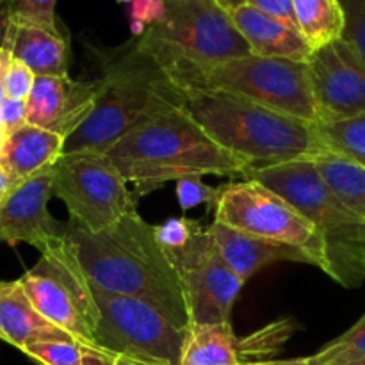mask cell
Masks as SVG:
<instances>
[{
	"label": "cell",
	"mask_w": 365,
	"mask_h": 365,
	"mask_svg": "<svg viewBox=\"0 0 365 365\" xmlns=\"http://www.w3.org/2000/svg\"><path fill=\"white\" fill-rule=\"evenodd\" d=\"M298 323L292 317L278 319L246 337H239V355L242 364L264 362L262 359L282 351L287 339L298 330Z\"/></svg>",
	"instance_id": "484cf974"
},
{
	"label": "cell",
	"mask_w": 365,
	"mask_h": 365,
	"mask_svg": "<svg viewBox=\"0 0 365 365\" xmlns=\"http://www.w3.org/2000/svg\"><path fill=\"white\" fill-rule=\"evenodd\" d=\"M317 170L353 214L365 220V168L335 153L314 157Z\"/></svg>",
	"instance_id": "603a6c76"
},
{
	"label": "cell",
	"mask_w": 365,
	"mask_h": 365,
	"mask_svg": "<svg viewBox=\"0 0 365 365\" xmlns=\"http://www.w3.org/2000/svg\"><path fill=\"white\" fill-rule=\"evenodd\" d=\"M346 365H365V359L355 360V362H349V364H346Z\"/></svg>",
	"instance_id": "7bdbcfd3"
},
{
	"label": "cell",
	"mask_w": 365,
	"mask_h": 365,
	"mask_svg": "<svg viewBox=\"0 0 365 365\" xmlns=\"http://www.w3.org/2000/svg\"><path fill=\"white\" fill-rule=\"evenodd\" d=\"M207 230L212 235L225 262L245 282H248L253 274L259 273L260 269H264L269 264H312L310 257L303 250L269 241V239L257 237V235L235 230V228L221 225L217 221H212L207 227Z\"/></svg>",
	"instance_id": "2e32d148"
},
{
	"label": "cell",
	"mask_w": 365,
	"mask_h": 365,
	"mask_svg": "<svg viewBox=\"0 0 365 365\" xmlns=\"http://www.w3.org/2000/svg\"><path fill=\"white\" fill-rule=\"evenodd\" d=\"M214 221L257 237L303 250L312 266L324 271V241L291 203L255 180L221 185Z\"/></svg>",
	"instance_id": "8fae6325"
},
{
	"label": "cell",
	"mask_w": 365,
	"mask_h": 365,
	"mask_svg": "<svg viewBox=\"0 0 365 365\" xmlns=\"http://www.w3.org/2000/svg\"><path fill=\"white\" fill-rule=\"evenodd\" d=\"M314 130L324 152L365 168V114L339 121H317Z\"/></svg>",
	"instance_id": "cb8c5ba5"
},
{
	"label": "cell",
	"mask_w": 365,
	"mask_h": 365,
	"mask_svg": "<svg viewBox=\"0 0 365 365\" xmlns=\"http://www.w3.org/2000/svg\"><path fill=\"white\" fill-rule=\"evenodd\" d=\"M180 365H242L232 323L189 324Z\"/></svg>",
	"instance_id": "44dd1931"
},
{
	"label": "cell",
	"mask_w": 365,
	"mask_h": 365,
	"mask_svg": "<svg viewBox=\"0 0 365 365\" xmlns=\"http://www.w3.org/2000/svg\"><path fill=\"white\" fill-rule=\"evenodd\" d=\"M359 245H360V264H362V273L365 278V220L362 221V225H360Z\"/></svg>",
	"instance_id": "f35d334b"
},
{
	"label": "cell",
	"mask_w": 365,
	"mask_h": 365,
	"mask_svg": "<svg viewBox=\"0 0 365 365\" xmlns=\"http://www.w3.org/2000/svg\"><path fill=\"white\" fill-rule=\"evenodd\" d=\"M100 82L75 81L70 75L36 77L27 98V123L68 139L91 116Z\"/></svg>",
	"instance_id": "9a60e30c"
},
{
	"label": "cell",
	"mask_w": 365,
	"mask_h": 365,
	"mask_svg": "<svg viewBox=\"0 0 365 365\" xmlns=\"http://www.w3.org/2000/svg\"><path fill=\"white\" fill-rule=\"evenodd\" d=\"M138 41L168 75L252 56L217 0H166V16L150 25Z\"/></svg>",
	"instance_id": "8992f818"
},
{
	"label": "cell",
	"mask_w": 365,
	"mask_h": 365,
	"mask_svg": "<svg viewBox=\"0 0 365 365\" xmlns=\"http://www.w3.org/2000/svg\"><path fill=\"white\" fill-rule=\"evenodd\" d=\"M13 189H14V185H13V182H11L9 175L6 173L4 166L0 164V203H2L7 196H9V192L13 191Z\"/></svg>",
	"instance_id": "8d00e7d4"
},
{
	"label": "cell",
	"mask_w": 365,
	"mask_h": 365,
	"mask_svg": "<svg viewBox=\"0 0 365 365\" xmlns=\"http://www.w3.org/2000/svg\"><path fill=\"white\" fill-rule=\"evenodd\" d=\"M68 239L96 287L141 299L177 327H189L177 271L166 250L157 242L153 225L138 212L127 214L113 227L95 234L70 223Z\"/></svg>",
	"instance_id": "6da1fadb"
},
{
	"label": "cell",
	"mask_w": 365,
	"mask_h": 365,
	"mask_svg": "<svg viewBox=\"0 0 365 365\" xmlns=\"http://www.w3.org/2000/svg\"><path fill=\"white\" fill-rule=\"evenodd\" d=\"M53 175V166L43 170L16 185L0 203V242H25L43 253L66 237L70 223H61L48 212Z\"/></svg>",
	"instance_id": "5bb4252c"
},
{
	"label": "cell",
	"mask_w": 365,
	"mask_h": 365,
	"mask_svg": "<svg viewBox=\"0 0 365 365\" xmlns=\"http://www.w3.org/2000/svg\"><path fill=\"white\" fill-rule=\"evenodd\" d=\"M309 70L317 121L365 114V61L344 39L316 50Z\"/></svg>",
	"instance_id": "4fadbf2b"
},
{
	"label": "cell",
	"mask_w": 365,
	"mask_h": 365,
	"mask_svg": "<svg viewBox=\"0 0 365 365\" xmlns=\"http://www.w3.org/2000/svg\"><path fill=\"white\" fill-rule=\"evenodd\" d=\"M298 29L316 50L342 39L346 14L341 0H292Z\"/></svg>",
	"instance_id": "7402d4cb"
},
{
	"label": "cell",
	"mask_w": 365,
	"mask_h": 365,
	"mask_svg": "<svg viewBox=\"0 0 365 365\" xmlns=\"http://www.w3.org/2000/svg\"><path fill=\"white\" fill-rule=\"evenodd\" d=\"M220 187H210L202 177H185L177 180V198L182 210H191L203 203H216Z\"/></svg>",
	"instance_id": "4dcf8cb0"
},
{
	"label": "cell",
	"mask_w": 365,
	"mask_h": 365,
	"mask_svg": "<svg viewBox=\"0 0 365 365\" xmlns=\"http://www.w3.org/2000/svg\"><path fill=\"white\" fill-rule=\"evenodd\" d=\"M93 52L102 70L98 98L91 116L66 139L64 153H107L132 130L182 106V91L138 38Z\"/></svg>",
	"instance_id": "7a4b0ae2"
},
{
	"label": "cell",
	"mask_w": 365,
	"mask_h": 365,
	"mask_svg": "<svg viewBox=\"0 0 365 365\" xmlns=\"http://www.w3.org/2000/svg\"><path fill=\"white\" fill-rule=\"evenodd\" d=\"M346 14L342 39L365 61V0H341Z\"/></svg>",
	"instance_id": "f546056e"
},
{
	"label": "cell",
	"mask_w": 365,
	"mask_h": 365,
	"mask_svg": "<svg viewBox=\"0 0 365 365\" xmlns=\"http://www.w3.org/2000/svg\"><path fill=\"white\" fill-rule=\"evenodd\" d=\"M242 365H312L309 356L305 359H291V360H264V362H252Z\"/></svg>",
	"instance_id": "74e56055"
},
{
	"label": "cell",
	"mask_w": 365,
	"mask_h": 365,
	"mask_svg": "<svg viewBox=\"0 0 365 365\" xmlns=\"http://www.w3.org/2000/svg\"><path fill=\"white\" fill-rule=\"evenodd\" d=\"M57 0H0V18L14 24H32L61 31L56 16Z\"/></svg>",
	"instance_id": "83f0119b"
},
{
	"label": "cell",
	"mask_w": 365,
	"mask_h": 365,
	"mask_svg": "<svg viewBox=\"0 0 365 365\" xmlns=\"http://www.w3.org/2000/svg\"><path fill=\"white\" fill-rule=\"evenodd\" d=\"M0 46L27 64L36 77L68 73V41L61 31L0 18Z\"/></svg>",
	"instance_id": "e0dca14e"
},
{
	"label": "cell",
	"mask_w": 365,
	"mask_h": 365,
	"mask_svg": "<svg viewBox=\"0 0 365 365\" xmlns=\"http://www.w3.org/2000/svg\"><path fill=\"white\" fill-rule=\"evenodd\" d=\"M0 110H2L4 125L9 134L27 125V100L4 98L0 102Z\"/></svg>",
	"instance_id": "e575fe53"
},
{
	"label": "cell",
	"mask_w": 365,
	"mask_h": 365,
	"mask_svg": "<svg viewBox=\"0 0 365 365\" xmlns=\"http://www.w3.org/2000/svg\"><path fill=\"white\" fill-rule=\"evenodd\" d=\"M309 359L312 365H346L365 359V314L341 337Z\"/></svg>",
	"instance_id": "4316f807"
},
{
	"label": "cell",
	"mask_w": 365,
	"mask_h": 365,
	"mask_svg": "<svg viewBox=\"0 0 365 365\" xmlns=\"http://www.w3.org/2000/svg\"><path fill=\"white\" fill-rule=\"evenodd\" d=\"M36 73L24 64L21 61L14 59L11 61L9 70H7L6 82H4V91H6V98L13 100H27L31 96L32 88H34Z\"/></svg>",
	"instance_id": "1f68e13d"
},
{
	"label": "cell",
	"mask_w": 365,
	"mask_h": 365,
	"mask_svg": "<svg viewBox=\"0 0 365 365\" xmlns=\"http://www.w3.org/2000/svg\"><path fill=\"white\" fill-rule=\"evenodd\" d=\"M245 180H255L291 203L316 227L324 241V273L344 287L365 280L360 264L359 230L364 220L353 214L327 184L314 159H296L255 168Z\"/></svg>",
	"instance_id": "5b68a950"
},
{
	"label": "cell",
	"mask_w": 365,
	"mask_h": 365,
	"mask_svg": "<svg viewBox=\"0 0 365 365\" xmlns=\"http://www.w3.org/2000/svg\"><path fill=\"white\" fill-rule=\"evenodd\" d=\"M113 365H146V364H139V362H132V360H127V359H114V364Z\"/></svg>",
	"instance_id": "b9f144b4"
},
{
	"label": "cell",
	"mask_w": 365,
	"mask_h": 365,
	"mask_svg": "<svg viewBox=\"0 0 365 365\" xmlns=\"http://www.w3.org/2000/svg\"><path fill=\"white\" fill-rule=\"evenodd\" d=\"M168 77L182 91L214 89L232 93L282 114L317 123L309 63L252 53L212 66L189 68Z\"/></svg>",
	"instance_id": "52a82bcc"
},
{
	"label": "cell",
	"mask_w": 365,
	"mask_h": 365,
	"mask_svg": "<svg viewBox=\"0 0 365 365\" xmlns=\"http://www.w3.org/2000/svg\"><path fill=\"white\" fill-rule=\"evenodd\" d=\"M114 360H109V362H102V364H95V365H113Z\"/></svg>",
	"instance_id": "ee69618b"
},
{
	"label": "cell",
	"mask_w": 365,
	"mask_h": 365,
	"mask_svg": "<svg viewBox=\"0 0 365 365\" xmlns=\"http://www.w3.org/2000/svg\"><path fill=\"white\" fill-rule=\"evenodd\" d=\"M180 107L217 145L252 170L327 153L312 123L232 93L185 89Z\"/></svg>",
	"instance_id": "277c9868"
},
{
	"label": "cell",
	"mask_w": 365,
	"mask_h": 365,
	"mask_svg": "<svg viewBox=\"0 0 365 365\" xmlns=\"http://www.w3.org/2000/svg\"><path fill=\"white\" fill-rule=\"evenodd\" d=\"M230 16L255 56L282 57L298 63H309L312 57L314 50L302 32L260 13L248 4L232 9Z\"/></svg>",
	"instance_id": "ac0fdd59"
},
{
	"label": "cell",
	"mask_w": 365,
	"mask_h": 365,
	"mask_svg": "<svg viewBox=\"0 0 365 365\" xmlns=\"http://www.w3.org/2000/svg\"><path fill=\"white\" fill-rule=\"evenodd\" d=\"M13 61V53L7 48L0 46V102L6 98V91H4V82H6L7 70H9V64Z\"/></svg>",
	"instance_id": "d590c367"
},
{
	"label": "cell",
	"mask_w": 365,
	"mask_h": 365,
	"mask_svg": "<svg viewBox=\"0 0 365 365\" xmlns=\"http://www.w3.org/2000/svg\"><path fill=\"white\" fill-rule=\"evenodd\" d=\"M200 225L187 217H170L164 223L153 225L155 239L164 250H180L191 241Z\"/></svg>",
	"instance_id": "f1b7e54d"
},
{
	"label": "cell",
	"mask_w": 365,
	"mask_h": 365,
	"mask_svg": "<svg viewBox=\"0 0 365 365\" xmlns=\"http://www.w3.org/2000/svg\"><path fill=\"white\" fill-rule=\"evenodd\" d=\"M118 2H121V4H130L132 0H118Z\"/></svg>",
	"instance_id": "f6af8a7d"
},
{
	"label": "cell",
	"mask_w": 365,
	"mask_h": 365,
	"mask_svg": "<svg viewBox=\"0 0 365 365\" xmlns=\"http://www.w3.org/2000/svg\"><path fill=\"white\" fill-rule=\"evenodd\" d=\"M138 195L185 177L248 178L252 166L217 145L191 116L170 110L121 138L106 153Z\"/></svg>",
	"instance_id": "3957f363"
},
{
	"label": "cell",
	"mask_w": 365,
	"mask_h": 365,
	"mask_svg": "<svg viewBox=\"0 0 365 365\" xmlns=\"http://www.w3.org/2000/svg\"><path fill=\"white\" fill-rule=\"evenodd\" d=\"M166 16V0H132L128 7V18L141 21L146 27L159 24Z\"/></svg>",
	"instance_id": "836d02e7"
},
{
	"label": "cell",
	"mask_w": 365,
	"mask_h": 365,
	"mask_svg": "<svg viewBox=\"0 0 365 365\" xmlns=\"http://www.w3.org/2000/svg\"><path fill=\"white\" fill-rule=\"evenodd\" d=\"M189 312V324L232 323V310L246 282L221 257L207 228H198L180 250H168Z\"/></svg>",
	"instance_id": "7c38bea8"
},
{
	"label": "cell",
	"mask_w": 365,
	"mask_h": 365,
	"mask_svg": "<svg viewBox=\"0 0 365 365\" xmlns=\"http://www.w3.org/2000/svg\"><path fill=\"white\" fill-rule=\"evenodd\" d=\"M20 284L34 309L53 327L75 341L95 348L100 310L93 282L78 260L75 246L66 237L41 253L34 267L21 274Z\"/></svg>",
	"instance_id": "ba28073f"
},
{
	"label": "cell",
	"mask_w": 365,
	"mask_h": 365,
	"mask_svg": "<svg viewBox=\"0 0 365 365\" xmlns=\"http://www.w3.org/2000/svg\"><path fill=\"white\" fill-rule=\"evenodd\" d=\"M64 143L66 139L61 135L27 123L9 134L0 152V164L16 187L43 170L56 166L64 153Z\"/></svg>",
	"instance_id": "ffe728a7"
},
{
	"label": "cell",
	"mask_w": 365,
	"mask_h": 365,
	"mask_svg": "<svg viewBox=\"0 0 365 365\" xmlns=\"http://www.w3.org/2000/svg\"><path fill=\"white\" fill-rule=\"evenodd\" d=\"M21 353L39 365H95L114 360V356L77 341L34 342Z\"/></svg>",
	"instance_id": "d4e9b609"
},
{
	"label": "cell",
	"mask_w": 365,
	"mask_h": 365,
	"mask_svg": "<svg viewBox=\"0 0 365 365\" xmlns=\"http://www.w3.org/2000/svg\"><path fill=\"white\" fill-rule=\"evenodd\" d=\"M248 6L255 7L260 13L267 14V16L274 18V20L299 31L294 14V2L292 0H248Z\"/></svg>",
	"instance_id": "d6a6232c"
},
{
	"label": "cell",
	"mask_w": 365,
	"mask_h": 365,
	"mask_svg": "<svg viewBox=\"0 0 365 365\" xmlns=\"http://www.w3.org/2000/svg\"><path fill=\"white\" fill-rule=\"evenodd\" d=\"M100 321L95 348L114 359L146 365H180L187 328H180L141 299L113 294L93 284Z\"/></svg>",
	"instance_id": "9c48e42d"
},
{
	"label": "cell",
	"mask_w": 365,
	"mask_h": 365,
	"mask_svg": "<svg viewBox=\"0 0 365 365\" xmlns=\"http://www.w3.org/2000/svg\"><path fill=\"white\" fill-rule=\"evenodd\" d=\"M220 2L221 7H225V9L230 13L232 9H235V7L239 6H245V4H248V0H217Z\"/></svg>",
	"instance_id": "ab89813d"
},
{
	"label": "cell",
	"mask_w": 365,
	"mask_h": 365,
	"mask_svg": "<svg viewBox=\"0 0 365 365\" xmlns=\"http://www.w3.org/2000/svg\"><path fill=\"white\" fill-rule=\"evenodd\" d=\"M0 341L24 351L34 342L75 341V339L48 323L34 309L20 280H0Z\"/></svg>",
	"instance_id": "d6986e66"
},
{
	"label": "cell",
	"mask_w": 365,
	"mask_h": 365,
	"mask_svg": "<svg viewBox=\"0 0 365 365\" xmlns=\"http://www.w3.org/2000/svg\"><path fill=\"white\" fill-rule=\"evenodd\" d=\"M7 138H9V132H7L6 125H4V120H2V110H0V152H2L4 145H6Z\"/></svg>",
	"instance_id": "60d3db41"
},
{
	"label": "cell",
	"mask_w": 365,
	"mask_h": 365,
	"mask_svg": "<svg viewBox=\"0 0 365 365\" xmlns=\"http://www.w3.org/2000/svg\"><path fill=\"white\" fill-rule=\"evenodd\" d=\"M53 196L66 205L71 225L102 232L135 210V196L106 153H63L53 166Z\"/></svg>",
	"instance_id": "30bf717a"
}]
</instances>
